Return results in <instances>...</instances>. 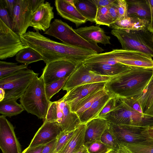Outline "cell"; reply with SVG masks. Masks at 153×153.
Here are the masks:
<instances>
[{
    "label": "cell",
    "instance_id": "11a10c76",
    "mask_svg": "<svg viewBox=\"0 0 153 153\" xmlns=\"http://www.w3.org/2000/svg\"><path fill=\"white\" fill-rule=\"evenodd\" d=\"M116 152H117L113 151H111L110 152H109L108 153H116Z\"/></svg>",
    "mask_w": 153,
    "mask_h": 153
},
{
    "label": "cell",
    "instance_id": "7bdbcfd3",
    "mask_svg": "<svg viewBox=\"0 0 153 153\" xmlns=\"http://www.w3.org/2000/svg\"><path fill=\"white\" fill-rule=\"evenodd\" d=\"M108 7L109 14L112 20L113 23L114 22L119 19L117 0H115L114 2Z\"/></svg>",
    "mask_w": 153,
    "mask_h": 153
},
{
    "label": "cell",
    "instance_id": "3957f363",
    "mask_svg": "<svg viewBox=\"0 0 153 153\" xmlns=\"http://www.w3.org/2000/svg\"><path fill=\"white\" fill-rule=\"evenodd\" d=\"M45 85L41 76L37 77L30 84L19 100L25 110L44 121L51 102L46 94Z\"/></svg>",
    "mask_w": 153,
    "mask_h": 153
},
{
    "label": "cell",
    "instance_id": "ee69618b",
    "mask_svg": "<svg viewBox=\"0 0 153 153\" xmlns=\"http://www.w3.org/2000/svg\"><path fill=\"white\" fill-rule=\"evenodd\" d=\"M57 139L45 144L41 153H55Z\"/></svg>",
    "mask_w": 153,
    "mask_h": 153
},
{
    "label": "cell",
    "instance_id": "d6a6232c",
    "mask_svg": "<svg viewBox=\"0 0 153 153\" xmlns=\"http://www.w3.org/2000/svg\"><path fill=\"white\" fill-rule=\"evenodd\" d=\"M132 153H153V142L146 140L133 144L120 143Z\"/></svg>",
    "mask_w": 153,
    "mask_h": 153
},
{
    "label": "cell",
    "instance_id": "8d00e7d4",
    "mask_svg": "<svg viewBox=\"0 0 153 153\" xmlns=\"http://www.w3.org/2000/svg\"><path fill=\"white\" fill-rule=\"evenodd\" d=\"M75 129L69 131H62L60 132L56 138L55 153H61L73 135Z\"/></svg>",
    "mask_w": 153,
    "mask_h": 153
},
{
    "label": "cell",
    "instance_id": "d6986e66",
    "mask_svg": "<svg viewBox=\"0 0 153 153\" xmlns=\"http://www.w3.org/2000/svg\"><path fill=\"white\" fill-rule=\"evenodd\" d=\"M74 30L80 36L88 42L104 45L111 44V37L106 35L104 30L99 26L82 27Z\"/></svg>",
    "mask_w": 153,
    "mask_h": 153
},
{
    "label": "cell",
    "instance_id": "74e56055",
    "mask_svg": "<svg viewBox=\"0 0 153 153\" xmlns=\"http://www.w3.org/2000/svg\"><path fill=\"white\" fill-rule=\"evenodd\" d=\"M89 153H108L112 150L100 140L86 146Z\"/></svg>",
    "mask_w": 153,
    "mask_h": 153
},
{
    "label": "cell",
    "instance_id": "f6af8a7d",
    "mask_svg": "<svg viewBox=\"0 0 153 153\" xmlns=\"http://www.w3.org/2000/svg\"><path fill=\"white\" fill-rule=\"evenodd\" d=\"M147 140L153 142V126L146 127L141 132Z\"/></svg>",
    "mask_w": 153,
    "mask_h": 153
},
{
    "label": "cell",
    "instance_id": "52a82bcc",
    "mask_svg": "<svg viewBox=\"0 0 153 153\" xmlns=\"http://www.w3.org/2000/svg\"><path fill=\"white\" fill-rule=\"evenodd\" d=\"M38 75L27 68L0 79V88L3 89L5 93L3 100L16 101L20 98Z\"/></svg>",
    "mask_w": 153,
    "mask_h": 153
},
{
    "label": "cell",
    "instance_id": "5b68a950",
    "mask_svg": "<svg viewBox=\"0 0 153 153\" xmlns=\"http://www.w3.org/2000/svg\"><path fill=\"white\" fill-rule=\"evenodd\" d=\"M104 118L110 123L114 124L143 127L153 126V117L133 109L117 97L114 108Z\"/></svg>",
    "mask_w": 153,
    "mask_h": 153
},
{
    "label": "cell",
    "instance_id": "7dc6e473",
    "mask_svg": "<svg viewBox=\"0 0 153 153\" xmlns=\"http://www.w3.org/2000/svg\"><path fill=\"white\" fill-rule=\"evenodd\" d=\"M45 145H42L37 146L26 148L22 153H41Z\"/></svg>",
    "mask_w": 153,
    "mask_h": 153
},
{
    "label": "cell",
    "instance_id": "603a6c76",
    "mask_svg": "<svg viewBox=\"0 0 153 153\" xmlns=\"http://www.w3.org/2000/svg\"><path fill=\"white\" fill-rule=\"evenodd\" d=\"M114 97H115L108 92L95 101L79 116L81 123L86 124L89 121L98 117L99 114L108 100Z\"/></svg>",
    "mask_w": 153,
    "mask_h": 153
},
{
    "label": "cell",
    "instance_id": "836d02e7",
    "mask_svg": "<svg viewBox=\"0 0 153 153\" xmlns=\"http://www.w3.org/2000/svg\"><path fill=\"white\" fill-rule=\"evenodd\" d=\"M69 76L60 79L45 85V91L48 100L58 93L64 86Z\"/></svg>",
    "mask_w": 153,
    "mask_h": 153
},
{
    "label": "cell",
    "instance_id": "e575fe53",
    "mask_svg": "<svg viewBox=\"0 0 153 153\" xmlns=\"http://www.w3.org/2000/svg\"><path fill=\"white\" fill-rule=\"evenodd\" d=\"M95 22L96 25H105L108 27L113 23L108 6L97 8Z\"/></svg>",
    "mask_w": 153,
    "mask_h": 153
},
{
    "label": "cell",
    "instance_id": "f1b7e54d",
    "mask_svg": "<svg viewBox=\"0 0 153 153\" xmlns=\"http://www.w3.org/2000/svg\"><path fill=\"white\" fill-rule=\"evenodd\" d=\"M25 110L23 106L14 100H5L0 101V113L5 117L16 116Z\"/></svg>",
    "mask_w": 153,
    "mask_h": 153
},
{
    "label": "cell",
    "instance_id": "44dd1931",
    "mask_svg": "<svg viewBox=\"0 0 153 153\" xmlns=\"http://www.w3.org/2000/svg\"><path fill=\"white\" fill-rule=\"evenodd\" d=\"M84 65L91 71L97 74L111 77L120 74L132 68L121 63L114 65L99 64Z\"/></svg>",
    "mask_w": 153,
    "mask_h": 153
},
{
    "label": "cell",
    "instance_id": "db71d44e",
    "mask_svg": "<svg viewBox=\"0 0 153 153\" xmlns=\"http://www.w3.org/2000/svg\"><path fill=\"white\" fill-rule=\"evenodd\" d=\"M5 93L4 90L0 88V101L3 100L4 98Z\"/></svg>",
    "mask_w": 153,
    "mask_h": 153
},
{
    "label": "cell",
    "instance_id": "d4e9b609",
    "mask_svg": "<svg viewBox=\"0 0 153 153\" xmlns=\"http://www.w3.org/2000/svg\"><path fill=\"white\" fill-rule=\"evenodd\" d=\"M85 130L86 124L81 123L61 153H74L79 150L84 145Z\"/></svg>",
    "mask_w": 153,
    "mask_h": 153
},
{
    "label": "cell",
    "instance_id": "7c38bea8",
    "mask_svg": "<svg viewBox=\"0 0 153 153\" xmlns=\"http://www.w3.org/2000/svg\"><path fill=\"white\" fill-rule=\"evenodd\" d=\"M0 148L2 153L22 152L13 126L3 115L0 116Z\"/></svg>",
    "mask_w": 153,
    "mask_h": 153
},
{
    "label": "cell",
    "instance_id": "1f68e13d",
    "mask_svg": "<svg viewBox=\"0 0 153 153\" xmlns=\"http://www.w3.org/2000/svg\"><path fill=\"white\" fill-rule=\"evenodd\" d=\"M28 65H18L17 63L0 61V79L10 75L20 70L27 68Z\"/></svg>",
    "mask_w": 153,
    "mask_h": 153
},
{
    "label": "cell",
    "instance_id": "e0dca14e",
    "mask_svg": "<svg viewBox=\"0 0 153 153\" xmlns=\"http://www.w3.org/2000/svg\"><path fill=\"white\" fill-rule=\"evenodd\" d=\"M84 145L87 146L94 142L100 141L104 132L110 126V123L105 118L97 117L86 124Z\"/></svg>",
    "mask_w": 153,
    "mask_h": 153
},
{
    "label": "cell",
    "instance_id": "7a4b0ae2",
    "mask_svg": "<svg viewBox=\"0 0 153 153\" xmlns=\"http://www.w3.org/2000/svg\"><path fill=\"white\" fill-rule=\"evenodd\" d=\"M153 74V69L132 68L106 82L105 89L116 97L129 98L140 95Z\"/></svg>",
    "mask_w": 153,
    "mask_h": 153
},
{
    "label": "cell",
    "instance_id": "484cf974",
    "mask_svg": "<svg viewBox=\"0 0 153 153\" xmlns=\"http://www.w3.org/2000/svg\"><path fill=\"white\" fill-rule=\"evenodd\" d=\"M75 5L87 21L95 22L97 8L93 0H74Z\"/></svg>",
    "mask_w": 153,
    "mask_h": 153
},
{
    "label": "cell",
    "instance_id": "816d5d0a",
    "mask_svg": "<svg viewBox=\"0 0 153 153\" xmlns=\"http://www.w3.org/2000/svg\"><path fill=\"white\" fill-rule=\"evenodd\" d=\"M74 153H89L86 146L84 145L79 150Z\"/></svg>",
    "mask_w": 153,
    "mask_h": 153
},
{
    "label": "cell",
    "instance_id": "f546056e",
    "mask_svg": "<svg viewBox=\"0 0 153 153\" xmlns=\"http://www.w3.org/2000/svg\"><path fill=\"white\" fill-rule=\"evenodd\" d=\"M16 56V60L17 62L27 65L43 60L42 56L39 53L29 47L20 51Z\"/></svg>",
    "mask_w": 153,
    "mask_h": 153
},
{
    "label": "cell",
    "instance_id": "cb8c5ba5",
    "mask_svg": "<svg viewBox=\"0 0 153 153\" xmlns=\"http://www.w3.org/2000/svg\"><path fill=\"white\" fill-rule=\"evenodd\" d=\"M108 93L105 88L94 91L74 104L69 106L70 110L71 111L76 113L79 116L88 108L95 101Z\"/></svg>",
    "mask_w": 153,
    "mask_h": 153
},
{
    "label": "cell",
    "instance_id": "ac0fdd59",
    "mask_svg": "<svg viewBox=\"0 0 153 153\" xmlns=\"http://www.w3.org/2000/svg\"><path fill=\"white\" fill-rule=\"evenodd\" d=\"M54 4L58 15L74 23L76 27L87 21L78 10L75 5L70 4L66 0H56Z\"/></svg>",
    "mask_w": 153,
    "mask_h": 153
},
{
    "label": "cell",
    "instance_id": "83f0119b",
    "mask_svg": "<svg viewBox=\"0 0 153 153\" xmlns=\"http://www.w3.org/2000/svg\"><path fill=\"white\" fill-rule=\"evenodd\" d=\"M134 97L139 102L145 114L153 101V74L141 94Z\"/></svg>",
    "mask_w": 153,
    "mask_h": 153
},
{
    "label": "cell",
    "instance_id": "8fae6325",
    "mask_svg": "<svg viewBox=\"0 0 153 153\" xmlns=\"http://www.w3.org/2000/svg\"><path fill=\"white\" fill-rule=\"evenodd\" d=\"M111 78L94 73L84 65L82 62L71 74L62 89L67 92L78 86L96 82H106Z\"/></svg>",
    "mask_w": 153,
    "mask_h": 153
},
{
    "label": "cell",
    "instance_id": "b9f144b4",
    "mask_svg": "<svg viewBox=\"0 0 153 153\" xmlns=\"http://www.w3.org/2000/svg\"><path fill=\"white\" fill-rule=\"evenodd\" d=\"M117 2L119 13L118 20L127 17L128 9L126 0H117Z\"/></svg>",
    "mask_w": 153,
    "mask_h": 153
},
{
    "label": "cell",
    "instance_id": "30bf717a",
    "mask_svg": "<svg viewBox=\"0 0 153 153\" xmlns=\"http://www.w3.org/2000/svg\"><path fill=\"white\" fill-rule=\"evenodd\" d=\"M82 63L66 59L52 61L46 64L41 76L46 85L60 79L69 76Z\"/></svg>",
    "mask_w": 153,
    "mask_h": 153
},
{
    "label": "cell",
    "instance_id": "f35d334b",
    "mask_svg": "<svg viewBox=\"0 0 153 153\" xmlns=\"http://www.w3.org/2000/svg\"><path fill=\"white\" fill-rule=\"evenodd\" d=\"M0 19L11 29L12 18L5 6L3 0H0Z\"/></svg>",
    "mask_w": 153,
    "mask_h": 153
},
{
    "label": "cell",
    "instance_id": "9a60e30c",
    "mask_svg": "<svg viewBox=\"0 0 153 153\" xmlns=\"http://www.w3.org/2000/svg\"><path fill=\"white\" fill-rule=\"evenodd\" d=\"M53 7L51 4L46 1L42 4L34 13L30 27L36 31L45 32L50 27L51 22L54 17Z\"/></svg>",
    "mask_w": 153,
    "mask_h": 153
},
{
    "label": "cell",
    "instance_id": "c3c4849f",
    "mask_svg": "<svg viewBox=\"0 0 153 153\" xmlns=\"http://www.w3.org/2000/svg\"><path fill=\"white\" fill-rule=\"evenodd\" d=\"M97 8L101 7L108 6L115 0H93Z\"/></svg>",
    "mask_w": 153,
    "mask_h": 153
},
{
    "label": "cell",
    "instance_id": "ba28073f",
    "mask_svg": "<svg viewBox=\"0 0 153 153\" xmlns=\"http://www.w3.org/2000/svg\"><path fill=\"white\" fill-rule=\"evenodd\" d=\"M44 0H17L12 17L11 29L21 36L27 32L33 14Z\"/></svg>",
    "mask_w": 153,
    "mask_h": 153
},
{
    "label": "cell",
    "instance_id": "ffe728a7",
    "mask_svg": "<svg viewBox=\"0 0 153 153\" xmlns=\"http://www.w3.org/2000/svg\"><path fill=\"white\" fill-rule=\"evenodd\" d=\"M127 16L134 17L150 22L151 13L148 0H127Z\"/></svg>",
    "mask_w": 153,
    "mask_h": 153
},
{
    "label": "cell",
    "instance_id": "4316f807",
    "mask_svg": "<svg viewBox=\"0 0 153 153\" xmlns=\"http://www.w3.org/2000/svg\"><path fill=\"white\" fill-rule=\"evenodd\" d=\"M62 111L63 116L60 125L62 131H69L75 130L81 123L79 116L76 113L71 111L68 103Z\"/></svg>",
    "mask_w": 153,
    "mask_h": 153
},
{
    "label": "cell",
    "instance_id": "9c48e42d",
    "mask_svg": "<svg viewBox=\"0 0 153 153\" xmlns=\"http://www.w3.org/2000/svg\"><path fill=\"white\" fill-rule=\"evenodd\" d=\"M27 47L20 36L0 19V59L13 57Z\"/></svg>",
    "mask_w": 153,
    "mask_h": 153
},
{
    "label": "cell",
    "instance_id": "681fc988",
    "mask_svg": "<svg viewBox=\"0 0 153 153\" xmlns=\"http://www.w3.org/2000/svg\"><path fill=\"white\" fill-rule=\"evenodd\" d=\"M150 7L151 19L148 29L153 33V0H148Z\"/></svg>",
    "mask_w": 153,
    "mask_h": 153
},
{
    "label": "cell",
    "instance_id": "8992f818",
    "mask_svg": "<svg viewBox=\"0 0 153 153\" xmlns=\"http://www.w3.org/2000/svg\"><path fill=\"white\" fill-rule=\"evenodd\" d=\"M44 34L54 37L65 44L93 50L97 53H102L104 51L97 44L83 39L72 27L61 19H55Z\"/></svg>",
    "mask_w": 153,
    "mask_h": 153
},
{
    "label": "cell",
    "instance_id": "4dcf8cb0",
    "mask_svg": "<svg viewBox=\"0 0 153 153\" xmlns=\"http://www.w3.org/2000/svg\"><path fill=\"white\" fill-rule=\"evenodd\" d=\"M64 107L59 105L57 101H51L45 120L56 122L60 126L63 116L62 109Z\"/></svg>",
    "mask_w": 153,
    "mask_h": 153
},
{
    "label": "cell",
    "instance_id": "f5cc1de1",
    "mask_svg": "<svg viewBox=\"0 0 153 153\" xmlns=\"http://www.w3.org/2000/svg\"><path fill=\"white\" fill-rule=\"evenodd\" d=\"M145 114L153 117V101Z\"/></svg>",
    "mask_w": 153,
    "mask_h": 153
},
{
    "label": "cell",
    "instance_id": "277c9868",
    "mask_svg": "<svg viewBox=\"0 0 153 153\" xmlns=\"http://www.w3.org/2000/svg\"><path fill=\"white\" fill-rule=\"evenodd\" d=\"M123 50L138 51L153 57V33L148 29L137 30L113 29Z\"/></svg>",
    "mask_w": 153,
    "mask_h": 153
},
{
    "label": "cell",
    "instance_id": "bcb514c9",
    "mask_svg": "<svg viewBox=\"0 0 153 153\" xmlns=\"http://www.w3.org/2000/svg\"><path fill=\"white\" fill-rule=\"evenodd\" d=\"M17 0H3L5 6L12 17Z\"/></svg>",
    "mask_w": 153,
    "mask_h": 153
},
{
    "label": "cell",
    "instance_id": "7402d4cb",
    "mask_svg": "<svg viewBox=\"0 0 153 153\" xmlns=\"http://www.w3.org/2000/svg\"><path fill=\"white\" fill-rule=\"evenodd\" d=\"M150 23L145 19L127 16L112 23L109 27L115 29L137 30L148 29Z\"/></svg>",
    "mask_w": 153,
    "mask_h": 153
},
{
    "label": "cell",
    "instance_id": "60d3db41",
    "mask_svg": "<svg viewBox=\"0 0 153 153\" xmlns=\"http://www.w3.org/2000/svg\"><path fill=\"white\" fill-rule=\"evenodd\" d=\"M120 98L130 108L140 113L143 114L139 102L134 97Z\"/></svg>",
    "mask_w": 153,
    "mask_h": 153
},
{
    "label": "cell",
    "instance_id": "ab89813d",
    "mask_svg": "<svg viewBox=\"0 0 153 153\" xmlns=\"http://www.w3.org/2000/svg\"><path fill=\"white\" fill-rule=\"evenodd\" d=\"M116 100V97L110 99L99 114L98 117L104 118L106 114L114 108L115 105Z\"/></svg>",
    "mask_w": 153,
    "mask_h": 153
},
{
    "label": "cell",
    "instance_id": "4fadbf2b",
    "mask_svg": "<svg viewBox=\"0 0 153 153\" xmlns=\"http://www.w3.org/2000/svg\"><path fill=\"white\" fill-rule=\"evenodd\" d=\"M147 127L110 123L109 128L119 144H133L146 140L141 132Z\"/></svg>",
    "mask_w": 153,
    "mask_h": 153
},
{
    "label": "cell",
    "instance_id": "d590c367",
    "mask_svg": "<svg viewBox=\"0 0 153 153\" xmlns=\"http://www.w3.org/2000/svg\"><path fill=\"white\" fill-rule=\"evenodd\" d=\"M109 128L103 133L100 141L113 151L117 152L119 149V143Z\"/></svg>",
    "mask_w": 153,
    "mask_h": 153
},
{
    "label": "cell",
    "instance_id": "6da1fadb",
    "mask_svg": "<svg viewBox=\"0 0 153 153\" xmlns=\"http://www.w3.org/2000/svg\"><path fill=\"white\" fill-rule=\"evenodd\" d=\"M20 37L26 46L35 50L42 56L46 64L62 59L82 63L97 53L91 50L56 42L45 36L38 31H29Z\"/></svg>",
    "mask_w": 153,
    "mask_h": 153
},
{
    "label": "cell",
    "instance_id": "2e32d148",
    "mask_svg": "<svg viewBox=\"0 0 153 153\" xmlns=\"http://www.w3.org/2000/svg\"><path fill=\"white\" fill-rule=\"evenodd\" d=\"M106 82H96L79 85L72 88L61 99L69 106L96 91L104 88Z\"/></svg>",
    "mask_w": 153,
    "mask_h": 153
},
{
    "label": "cell",
    "instance_id": "5bb4252c",
    "mask_svg": "<svg viewBox=\"0 0 153 153\" xmlns=\"http://www.w3.org/2000/svg\"><path fill=\"white\" fill-rule=\"evenodd\" d=\"M62 131L61 127L56 122L45 120L28 147L32 148L45 145L56 139Z\"/></svg>",
    "mask_w": 153,
    "mask_h": 153
},
{
    "label": "cell",
    "instance_id": "f907efd6",
    "mask_svg": "<svg viewBox=\"0 0 153 153\" xmlns=\"http://www.w3.org/2000/svg\"><path fill=\"white\" fill-rule=\"evenodd\" d=\"M119 149L116 153H132L120 144H119Z\"/></svg>",
    "mask_w": 153,
    "mask_h": 153
}]
</instances>
